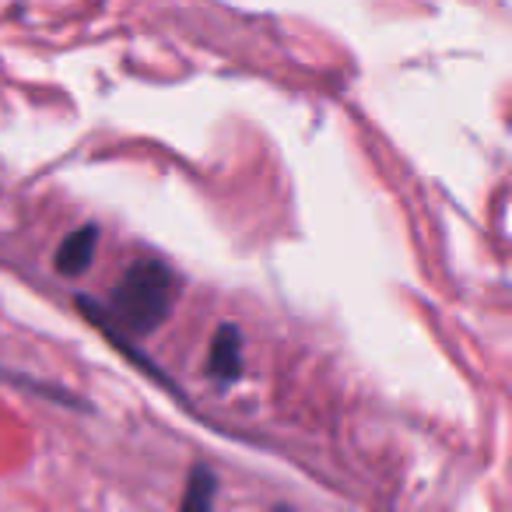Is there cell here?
<instances>
[{"instance_id": "cell-2", "label": "cell", "mask_w": 512, "mask_h": 512, "mask_svg": "<svg viewBox=\"0 0 512 512\" xmlns=\"http://www.w3.org/2000/svg\"><path fill=\"white\" fill-rule=\"evenodd\" d=\"M74 306H78V313L85 316V320L92 323V327L99 330V334L106 337V341L113 344V348L120 351L123 358H127V362H134V369H141L144 376L151 379V383L165 386V390H169L172 397H179V386L172 383V379L165 376V372L158 369V365L151 362L148 355H144V351H141V344H137V341H130L127 334H120V330H116L113 323H109L106 316H102V306H99V302H95V299H88V295H78V299H74Z\"/></svg>"}, {"instance_id": "cell-1", "label": "cell", "mask_w": 512, "mask_h": 512, "mask_svg": "<svg viewBox=\"0 0 512 512\" xmlns=\"http://www.w3.org/2000/svg\"><path fill=\"white\" fill-rule=\"evenodd\" d=\"M176 299H179V274L165 260L144 256V260H134L123 271V278L116 281V288L99 306L102 316L120 334H127L130 341H141V337L155 334L169 320Z\"/></svg>"}, {"instance_id": "cell-3", "label": "cell", "mask_w": 512, "mask_h": 512, "mask_svg": "<svg viewBox=\"0 0 512 512\" xmlns=\"http://www.w3.org/2000/svg\"><path fill=\"white\" fill-rule=\"evenodd\" d=\"M246 365H242V334L235 323H221L207 348V376L218 383H239Z\"/></svg>"}, {"instance_id": "cell-4", "label": "cell", "mask_w": 512, "mask_h": 512, "mask_svg": "<svg viewBox=\"0 0 512 512\" xmlns=\"http://www.w3.org/2000/svg\"><path fill=\"white\" fill-rule=\"evenodd\" d=\"M99 239H102L99 225H81L71 235H64V242L53 253V267H57L60 278H81V274H88V267L95 260V249H99Z\"/></svg>"}, {"instance_id": "cell-5", "label": "cell", "mask_w": 512, "mask_h": 512, "mask_svg": "<svg viewBox=\"0 0 512 512\" xmlns=\"http://www.w3.org/2000/svg\"><path fill=\"white\" fill-rule=\"evenodd\" d=\"M214 498H218V477H214V470L207 463L190 467L179 512H214Z\"/></svg>"}, {"instance_id": "cell-6", "label": "cell", "mask_w": 512, "mask_h": 512, "mask_svg": "<svg viewBox=\"0 0 512 512\" xmlns=\"http://www.w3.org/2000/svg\"><path fill=\"white\" fill-rule=\"evenodd\" d=\"M274 512H295V509H288V505H278V509H274Z\"/></svg>"}]
</instances>
